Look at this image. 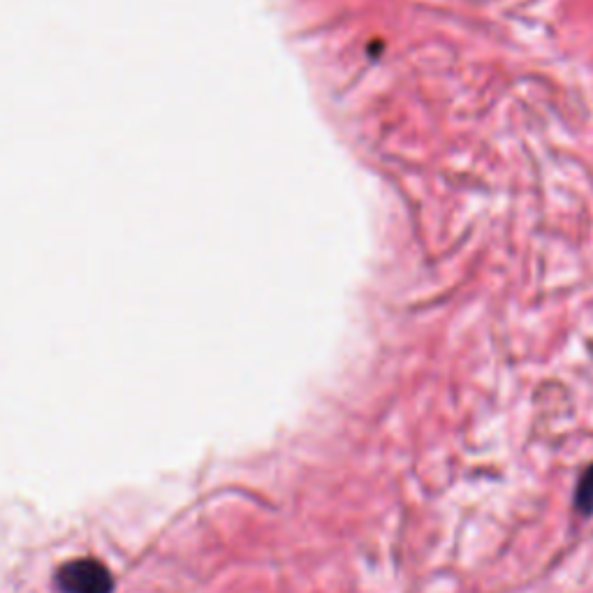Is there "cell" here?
Returning <instances> with one entry per match:
<instances>
[{"label": "cell", "mask_w": 593, "mask_h": 593, "mask_svg": "<svg viewBox=\"0 0 593 593\" xmlns=\"http://www.w3.org/2000/svg\"><path fill=\"white\" fill-rule=\"evenodd\" d=\"M56 587L61 593H112L114 577L98 559H75L58 568Z\"/></svg>", "instance_id": "obj_1"}, {"label": "cell", "mask_w": 593, "mask_h": 593, "mask_svg": "<svg viewBox=\"0 0 593 593\" xmlns=\"http://www.w3.org/2000/svg\"><path fill=\"white\" fill-rule=\"evenodd\" d=\"M575 505H577V510L584 512V515L593 512V466L587 468V473L582 475L580 485H577Z\"/></svg>", "instance_id": "obj_2"}]
</instances>
